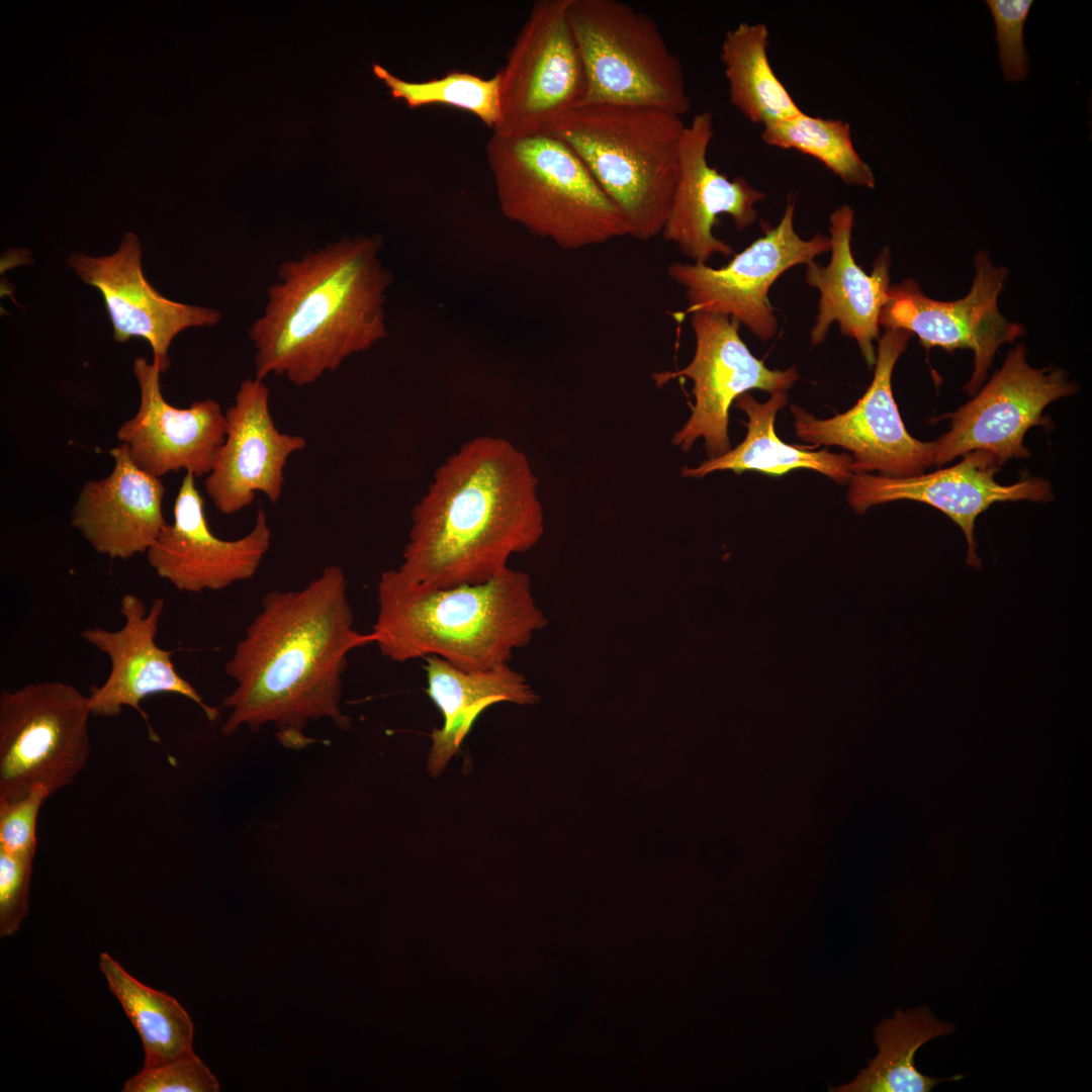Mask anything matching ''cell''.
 <instances>
[{
    "mask_svg": "<svg viewBox=\"0 0 1092 1092\" xmlns=\"http://www.w3.org/2000/svg\"><path fill=\"white\" fill-rule=\"evenodd\" d=\"M854 211L841 205L830 215L831 260L823 267L807 264L806 281L820 292L816 324L811 331L813 345L820 344L833 322L842 334L853 338L872 367L876 363L874 341L880 333V314L890 289V252L883 249L871 274L854 261L850 242Z\"/></svg>",
    "mask_w": 1092,
    "mask_h": 1092,
    "instance_id": "23",
    "label": "cell"
},
{
    "mask_svg": "<svg viewBox=\"0 0 1092 1092\" xmlns=\"http://www.w3.org/2000/svg\"><path fill=\"white\" fill-rule=\"evenodd\" d=\"M1008 272L995 267L985 252L975 258V277L970 292L961 299L939 301L926 296L919 285L907 279L889 289L880 314L886 330L915 335L926 348L946 351L969 349L974 354V370L966 385L977 392L985 381L998 349L1013 343L1023 328L1006 320L998 308V297Z\"/></svg>",
    "mask_w": 1092,
    "mask_h": 1092,
    "instance_id": "14",
    "label": "cell"
},
{
    "mask_svg": "<svg viewBox=\"0 0 1092 1092\" xmlns=\"http://www.w3.org/2000/svg\"><path fill=\"white\" fill-rule=\"evenodd\" d=\"M373 643L396 662L435 655L465 671L509 663L548 625L532 595L530 576L510 567L479 583L432 587L398 569L377 584Z\"/></svg>",
    "mask_w": 1092,
    "mask_h": 1092,
    "instance_id": "4",
    "label": "cell"
},
{
    "mask_svg": "<svg viewBox=\"0 0 1092 1092\" xmlns=\"http://www.w3.org/2000/svg\"><path fill=\"white\" fill-rule=\"evenodd\" d=\"M123 1092H217L219 1083L193 1051L143 1069L129 1078Z\"/></svg>",
    "mask_w": 1092,
    "mask_h": 1092,
    "instance_id": "31",
    "label": "cell"
},
{
    "mask_svg": "<svg viewBox=\"0 0 1092 1092\" xmlns=\"http://www.w3.org/2000/svg\"><path fill=\"white\" fill-rule=\"evenodd\" d=\"M140 388L136 414L117 430L133 462L161 477L184 469L195 477L207 475L224 441L225 414L214 399L194 401L180 408L163 396L159 366L144 357L132 365Z\"/></svg>",
    "mask_w": 1092,
    "mask_h": 1092,
    "instance_id": "21",
    "label": "cell"
},
{
    "mask_svg": "<svg viewBox=\"0 0 1092 1092\" xmlns=\"http://www.w3.org/2000/svg\"><path fill=\"white\" fill-rule=\"evenodd\" d=\"M714 135L709 111L696 114L686 125L678 153V173L671 205L661 236L694 263L706 264L715 254L732 256L731 246L713 234L718 216L729 215L742 231L757 218L755 204L763 192L746 179H729L708 162Z\"/></svg>",
    "mask_w": 1092,
    "mask_h": 1092,
    "instance_id": "17",
    "label": "cell"
},
{
    "mask_svg": "<svg viewBox=\"0 0 1092 1092\" xmlns=\"http://www.w3.org/2000/svg\"><path fill=\"white\" fill-rule=\"evenodd\" d=\"M696 349L691 362L675 371L652 375L657 387L676 378L693 381L692 413L671 443L688 452L702 439L710 458L731 449L729 410L735 399L751 389L770 393L786 391L798 379L795 367L770 370L755 358L739 336V322L728 315L696 311L691 315Z\"/></svg>",
    "mask_w": 1092,
    "mask_h": 1092,
    "instance_id": "10",
    "label": "cell"
},
{
    "mask_svg": "<svg viewBox=\"0 0 1092 1092\" xmlns=\"http://www.w3.org/2000/svg\"><path fill=\"white\" fill-rule=\"evenodd\" d=\"M343 569L327 566L300 589L271 590L225 663L237 686L222 700L231 710L221 733L273 724L287 747L311 742L303 730L311 720L330 718L350 727L342 714V676L347 656L373 643L354 628Z\"/></svg>",
    "mask_w": 1092,
    "mask_h": 1092,
    "instance_id": "1",
    "label": "cell"
},
{
    "mask_svg": "<svg viewBox=\"0 0 1092 1092\" xmlns=\"http://www.w3.org/2000/svg\"><path fill=\"white\" fill-rule=\"evenodd\" d=\"M956 1026L935 1018L926 1006L897 1010L874 1031L877 1056L855 1079L830 1088L835 1092H929L947 1080L922 1074L915 1066L916 1052L926 1042L953 1033Z\"/></svg>",
    "mask_w": 1092,
    "mask_h": 1092,
    "instance_id": "26",
    "label": "cell"
},
{
    "mask_svg": "<svg viewBox=\"0 0 1092 1092\" xmlns=\"http://www.w3.org/2000/svg\"><path fill=\"white\" fill-rule=\"evenodd\" d=\"M992 13L998 43L1000 67L1009 82L1023 81L1029 72V57L1024 44V24L1032 0H987Z\"/></svg>",
    "mask_w": 1092,
    "mask_h": 1092,
    "instance_id": "32",
    "label": "cell"
},
{
    "mask_svg": "<svg viewBox=\"0 0 1092 1092\" xmlns=\"http://www.w3.org/2000/svg\"><path fill=\"white\" fill-rule=\"evenodd\" d=\"M89 698L62 681L27 684L0 695V800L36 786L50 796L70 786L91 752Z\"/></svg>",
    "mask_w": 1092,
    "mask_h": 1092,
    "instance_id": "8",
    "label": "cell"
},
{
    "mask_svg": "<svg viewBox=\"0 0 1092 1092\" xmlns=\"http://www.w3.org/2000/svg\"><path fill=\"white\" fill-rule=\"evenodd\" d=\"M164 609L165 601L162 598H156L148 610L142 599L126 594L120 601V613L124 619L121 628L107 630L93 627L81 632V637L105 653L111 664L105 681L89 690L91 714L114 718L121 714L123 707H130L142 716L150 739L156 742L159 737L150 725L149 716L140 706L149 696L177 694L199 706L209 722L219 717L218 709L207 705L194 687L178 673L172 661L174 651L163 649L156 643Z\"/></svg>",
    "mask_w": 1092,
    "mask_h": 1092,
    "instance_id": "16",
    "label": "cell"
},
{
    "mask_svg": "<svg viewBox=\"0 0 1092 1092\" xmlns=\"http://www.w3.org/2000/svg\"><path fill=\"white\" fill-rule=\"evenodd\" d=\"M794 213L795 203H789L777 226L767 229L721 268L702 263L669 264L668 276L686 292L685 313L728 315L760 340L771 339L778 321L768 300L770 286L789 268L808 264L831 249L830 239L821 234L801 239L794 229Z\"/></svg>",
    "mask_w": 1092,
    "mask_h": 1092,
    "instance_id": "11",
    "label": "cell"
},
{
    "mask_svg": "<svg viewBox=\"0 0 1092 1092\" xmlns=\"http://www.w3.org/2000/svg\"><path fill=\"white\" fill-rule=\"evenodd\" d=\"M373 73L389 89L394 99H401L410 108L447 105L476 116L491 130L499 116V78H490L463 71H450L440 78L427 81H406L393 75L379 64Z\"/></svg>",
    "mask_w": 1092,
    "mask_h": 1092,
    "instance_id": "30",
    "label": "cell"
},
{
    "mask_svg": "<svg viewBox=\"0 0 1092 1092\" xmlns=\"http://www.w3.org/2000/svg\"><path fill=\"white\" fill-rule=\"evenodd\" d=\"M768 35L762 22H741L726 32L721 46L731 103L763 127L802 111L770 66Z\"/></svg>",
    "mask_w": 1092,
    "mask_h": 1092,
    "instance_id": "27",
    "label": "cell"
},
{
    "mask_svg": "<svg viewBox=\"0 0 1092 1092\" xmlns=\"http://www.w3.org/2000/svg\"><path fill=\"white\" fill-rule=\"evenodd\" d=\"M34 855L0 851V936L14 934L29 909Z\"/></svg>",
    "mask_w": 1092,
    "mask_h": 1092,
    "instance_id": "34",
    "label": "cell"
},
{
    "mask_svg": "<svg viewBox=\"0 0 1092 1092\" xmlns=\"http://www.w3.org/2000/svg\"><path fill=\"white\" fill-rule=\"evenodd\" d=\"M424 660L426 692L444 721L430 735L428 771L433 777L444 770L485 709L499 702L536 705L541 700L526 676L509 663L485 671H465L439 656Z\"/></svg>",
    "mask_w": 1092,
    "mask_h": 1092,
    "instance_id": "24",
    "label": "cell"
},
{
    "mask_svg": "<svg viewBox=\"0 0 1092 1092\" xmlns=\"http://www.w3.org/2000/svg\"><path fill=\"white\" fill-rule=\"evenodd\" d=\"M108 453L114 460L111 473L84 483L71 512V526L96 552L126 560L147 552L166 526L165 486L133 462L126 444Z\"/></svg>",
    "mask_w": 1092,
    "mask_h": 1092,
    "instance_id": "22",
    "label": "cell"
},
{
    "mask_svg": "<svg viewBox=\"0 0 1092 1092\" xmlns=\"http://www.w3.org/2000/svg\"><path fill=\"white\" fill-rule=\"evenodd\" d=\"M142 258L141 242L128 232L110 255L73 253L66 261L85 284L100 292L114 340L118 343L132 338L146 340L152 348L153 361L164 373L170 366L168 351L175 337L190 328L215 326L221 314L211 307L177 302L161 295L146 279Z\"/></svg>",
    "mask_w": 1092,
    "mask_h": 1092,
    "instance_id": "18",
    "label": "cell"
},
{
    "mask_svg": "<svg viewBox=\"0 0 1092 1092\" xmlns=\"http://www.w3.org/2000/svg\"><path fill=\"white\" fill-rule=\"evenodd\" d=\"M49 797L44 787L36 786L19 799L0 800V851L35 855L37 816Z\"/></svg>",
    "mask_w": 1092,
    "mask_h": 1092,
    "instance_id": "33",
    "label": "cell"
},
{
    "mask_svg": "<svg viewBox=\"0 0 1092 1092\" xmlns=\"http://www.w3.org/2000/svg\"><path fill=\"white\" fill-rule=\"evenodd\" d=\"M381 250L379 235H358L281 263L248 331L256 378L309 385L387 337L393 278Z\"/></svg>",
    "mask_w": 1092,
    "mask_h": 1092,
    "instance_id": "3",
    "label": "cell"
},
{
    "mask_svg": "<svg viewBox=\"0 0 1092 1092\" xmlns=\"http://www.w3.org/2000/svg\"><path fill=\"white\" fill-rule=\"evenodd\" d=\"M486 156L503 215L532 235L566 251L628 236L622 212L560 139L492 132Z\"/></svg>",
    "mask_w": 1092,
    "mask_h": 1092,
    "instance_id": "6",
    "label": "cell"
},
{
    "mask_svg": "<svg viewBox=\"0 0 1092 1092\" xmlns=\"http://www.w3.org/2000/svg\"><path fill=\"white\" fill-rule=\"evenodd\" d=\"M911 335L886 330L879 340L873 381L856 403L843 414L818 420L791 405L797 436L808 443L834 445L852 453L854 474L879 471L903 477L933 465L934 443L913 438L906 430L892 391V374Z\"/></svg>",
    "mask_w": 1092,
    "mask_h": 1092,
    "instance_id": "13",
    "label": "cell"
},
{
    "mask_svg": "<svg viewBox=\"0 0 1092 1092\" xmlns=\"http://www.w3.org/2000/svg\"><path fill=\"white\" fill-rule=\"evenodd\" d=\"M686 124L652 107L580 104L543 132L566 143L622 212L628 236L642 242L661 235L678 173Z\"/></svg>",
    "mask_w": 1092,
    "mask_h": 1092,
    "instance_id": "5",
    "label": "cell"
},
{
    "mask_svg": "<svg viewBox=\"0 0 1092 1092\" xmlns=\"http://www.w3.org/2000/svg\"><path fill=\"white\" fill-rule=\"evenodd\" d=\"M569 0H538L509 51L499 78V116L493 133L543 132L581 104L582 61L568 18Z\"/></svg>",
    "mask_w": 1092,
    "mask_h": 1092,
    "instance_id": "9",
    "label": "cell"
},
{
    "mask_svg": "<svg viewBox=\"0 0 1092 1092\" xmlns=\"http://www.w3.org/2000/svg\"><path fill=\"white\" fill-rule=\"evenodd\" d=\"M269 394L264 380L247 378L241 382L234 404L224 413V441L204 481L206 493L224 515L250 506L258 492L271 503L278 502L289 456L306 446L304 437L277 429Z\"/></svg>",
    "mask_w": 1092,
    "mask_h": 1092,
    "instance_id": "20",
    "label": "cell"
},
{
    "mask_svg": "<svg viewBox=\"0 0 1092 1092\" xmlns=\"http://www.w3.org/2000/svg\"><path fill=\"white\" fill-rule=\"evenodd\" d=\"M538 478L510 440L476 436L435 470L413 509L397 568L432 587L486 581L544 533Z\"/></svg>",
    "mask_w": 1092,
    "mask_h": 1092,
    "instance_id": "2",
    "label": "cell"
},
{
    "mask_svg": "<svg viewBox=\"0 0 1092 1092\" xmlns=\"http://www.w3.org/2000/svg\"><path fill=\"white\" fill-rule=\"evenodd\" d=\"M147 558L156 574L177 590H219L252 577L270 546L271 530L260 508L253 529L244 537L223 540L209 528L195 476L185 472L175 505Z\"/></svg>",
    "mask_w": 1092,
    "mask_h": 1092,
    "instance_id": "19",
    "label": "cell"
},
{
    "mask_svg": "<svg viewBox=\"0 0 1092 1092\" xmlns=\"http://www.w3.org/2000/svg\"><path fill=\"white\" fill-rule=\"evenodd\" d=\"M761 139L768 146L813 157L847 185L875 187L874 173L857 154L849 124L841 119L801 111L764 126Z\"/></svg>",
    "mask_w": 1092,
    "mask_h": 1092,
    "instance_id": "29",
    "label": "cell"
},
{
    "mask_svg": "<svg viewBox=\"0 0 1092 1092\" xmlns=\"http://www.w3.org/2000/svg\"><path fill=\"white\" fill-rule=\"evenodd\" d=\"M99 968L140 1035L145 1067L166 1063L192 1051V1020L174 997L143 984L107 952L100 954Z\"/></svg>",
    "mask_w": 1092,
    "mask_h": 1092,
    "instance_id": "28",
    "label": "cell"
},
{
    "mask_svg": "<svg viewBox=\"0 0 1092 1092\" xmlns=\"http://www.w3.org/2000/svg\"><path fill=\"white\" fill-rule=\"evenodd\" d=\"M1001 465L989 452L977 450L962 461L929 473L892 477L857 473L849 480L847 499L858 514L873 506L908 499L927 504L946 515L963 531L967 544V563L980 568L975 526L978 517L1001 502H1048L1050 483L1039 477L1024 476L1012 484H1001L995 474Z\"/></svg>",
    "mask_w": 1092,
    "mask_h": 1092,
    "instance_id": "15",
    "label": "cell"
},
{
    "mask_svg": "<svg viewBox=\"0 0 1092 1092\" xmlns=\"http://www.w3.org/2000/svg\"><path fill=\"white\" fill-rule=\"evenodd\" d=\"M786 391L772 392L765 402H759L748 393L735 399V406L747 418L745 439L728 452L702 462L697 467H682V477L701 478L715 471L731 470L735 473L758 471L767 475L782 476L795 469H811L823 473L837 482L849 481L853 476L852 457L827 450L811 451L804 447L783 442L775 432L777 413L787 403Z\"/></svg>",
    "mask_w": 1092,
    "mask_h": 1092,
    "instance_id": "25",
    "label": "cell"
},
{
    "mask_svg": "<svg viewBox=\"0 0 1092 1092\" xmlns=\"http://www.w3.org/2000/svg\"><path fill=\"white\" fill-rule=\"evenodd\" d=\"M585 76L581 104L645 106L682 116L691 108L682 65L647 14L618 0H569Z\"/></svg>",
    "mask_w": 1092,
    "mask_h": 1092,
    "instance_id": "7",
    "label": "cell"
},
{
    "mask_svg": "<svg viewBox=\"0 0 1092 1092\" xmlns=\"http://www.w3.org/2000/svg\"><path fill=\"white\" fill-rule=\"evenodd\" d=\"M1075 392L1076 385L1065 371L1031 367L1025 347L1017 345L982 389L948 415L949 430L933 442V465L977 450L991 453L1000 465L1011 458H1028L1026 432L1033 426H1046L1043 410Z\"/></svg>",
    "mask_w": 1092,
    "mask_h": 1092,
    "instance_id": "12",
    "label": "cell"
}]
</instances>
